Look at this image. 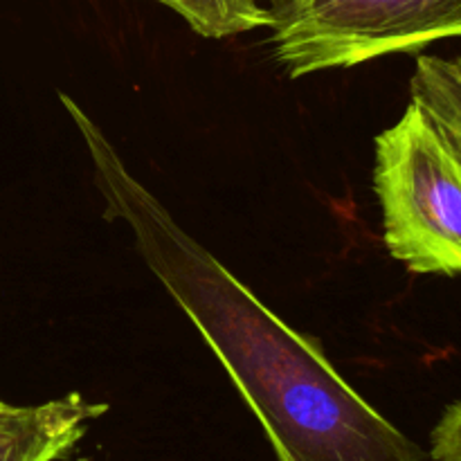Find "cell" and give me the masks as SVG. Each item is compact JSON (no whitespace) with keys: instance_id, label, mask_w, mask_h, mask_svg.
Here are the masks:
<instances>
[{"instance_id":"8","label":"cell","mask_w":461,"mask_h":461,"mask_svg":"<svg viewBox=\"0 0 461 461\" xmlns=\"http://www.w3.org/2000/svg\"><path fill=\"white\" fill-rule=\"evenodd\" d=\"M259 3H264V0H259ZM270 3H282V0H270Z\"/></svg>"},{"instance_id":"7","label":"cell","mask_w":461,"mask_h":461,"mask_svg":"<svg viewBox=\"0 0 461 461\" xmlns=\"http://www.w3.org/2000/svg\"><path fill=\"white\" fill-rule=\"evenodd\" d=\"M430 457L435 461H461V401L448 405L432 428Z\"/></svg>"},{"instance_id":"1","label":"cell","mask_w":461,"mask_h":461,"mask_svg":"<svg viewBox=\"0 0 461 461\" xmlns=\"http://www.w3.org/2000/svg\"><path fill=\"white\" fill-rule=\"evenodd\" d=\"M59 97L86 144L106 219L131 230L147 268L259 419L277 461H426L408 435L340 376L318 342L288 327L180 228L70 95Z\"/></svg>"},{"instance_id":"2","label":"cell","mask_w":461,"mask_h":461,"mask_svg":"<svg viewBox=\"0 0 461 461\" xmlns=\"http://www.w3.org/2000/svg\"><path fill=\"white\" fill-rule=\"evenodd\" d=\"M383 241L410 273L461 275V156L419 104L376 138Z\"/></svg>"},{"instance_id":"5","label":"cell","mask_w":461,"mask_h":461,"mask_svg":"<svg viewBox=\"0 0 461 461\" xmlns=\"http://www.w3.org/2000/svg\"><path fill=\"white\" fill-rule=\"evenodd\" d=\"M410 102L426 111L461 156V57L421 54L410 79Z\"/></svg>"},{"instance_id":"6","label":"cell","mask_w":461,"mask_h":461,"mask_svg":"<svg viewBox=\"0 0 461 461\" xmlns=\"http://www.w3.org/2000/svg\"><path fill=\"white\" fill-rule=\"evenodd\" d=\"M174 9L196 34L225 39L241 32L273 27L275 16L259 0H156Z\"/></svg>"},{"instance_id":"4","label":"cell","mask_w":461,"mask_h":461,"mask_svg":"<svg viewBox=\"0 0 461 461\" xmlns=\"http://www.w3.org/2000/svg\"><path fill=\"white\" fill-rule=\"evenodd\" d=\"M106 410L79 392L39 405L0 401V461H61Z\"/></svg>"},{"instance_id":"3","label":"cell","mask_w":461,"mask_h":461,"mask_svg":"<svg viewBox=\"0 0 461 461\" xmlns=\"http://www.w3.org/2000/svg\"><path fill=\"white\" fill-rule=\"evenodd\" d=\"M273 52L291 77L461 39V0H282Z\"/></svg>"}]
</instances>
